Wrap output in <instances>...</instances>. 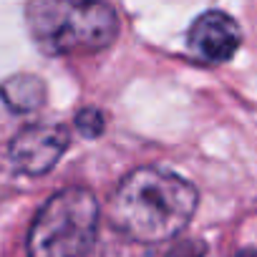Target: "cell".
<instances>
[{"instance_id": "2", "label": "cell", "mask_w": 257, "mask_h": 257, "mask_svg": "<svg viewBox=\"0 0 257 257\" xmlns=\"http://www.w3.org/2000/svg\"><path fill=\"white\" fill-rule=\"evenodd\" d=\"M28 31L48 56L101 51L118 36V13L93 0H33L26 6Z\"/></svg>"}, {"instance_id": "4", "label": "cell", "mask_w": 257, "mask_h": 257, "mask_svg": "<svg viewBox=\"0 0 257 257\" xmlns=\"http://www.w3.org/2000/svg\"><path fill=\"white\" fill-rule=\"evenodd\" d=\"M71 144L68 128L61 123H31L13 137L8 162L18 174L41 177L51 172Z\"/></svg>"}, {"instance_id": "1", "label": "cell", "mask_w": 257, "mask_h": 257, "mask_svg": "<svg viewBox=\"0 0 257 257\" xmlns=\"http://www.w3.org/2000/svg\"><path fill=\"white\" fill-rule=\"evenodd\" d=\"M197 189L162 167L128 172L111 197V224L128 239L154 244L182 234L197 209Z\"/></svg>"}, {"instance_id": "9", "label": "cell", "mask_w": 257, "mask_h": 257, "mask_svg": "<svg viewBox=\"0 0 257 257\" xmlns=\"http://www.w3.org/2000/svg\"><path fill=\"white\" fill-rule=\"evenodd\" d=\"M234 257H257V249H252V247H244V249H239Z\"/></svg>"}, {"instance_id": "8", "label": "cell", "mask_w": 257, "mask_h": 257, "mask_svg": "<svg viewBox=\"0 0 257 257\" xmlns=\"http://www.w3.org/2000/svg\"><path fill=\"white\" fill-rule=\"evenodd\" d=\"M204 254H207L204 242H199V239H184V242H177L164 257H204Z\"/></svg>"}, {"instance_id": "7", "label": "cell", "mask_w": 257, "mask_h": 257, "mask_svg": "<svg viewBox=\"0 0 257 257\" xmlns=\"http://www.w3.org/2000/svg\"><path fill=\"white\" fill-rule=\"evenodd\" d=\"M73 123H76L78 132H81V137H86V139L101 137L103 128H106V118H103V113H101L98 108H81V111L76 113Z\"/></svg>"}, {"instance_id": "3", "label": "cell", "mask_w": 257, "mask_h": 257, "mask_svg": "<svg viewBox=\"0 0 257 257\" xmlns=\"http://www.w3.org/2000/svg\"><path fill=\"white\" fill-rule=\"evenodd\" d=\"M101 207L91 189L66 187L33 217L28 257H88L98 237Z\"/></svg>"}, {"instance_id": "5", "label": "cell", "mask_w": 257, "mask_h": 257, "mask_svg": "<svg viewBox=\"0 0 257 257\" xmlns=\"http://www.w3.org/2000/svg\"><path fill=\"white\" fill-rule=\"evenodd\" d=\"M187 41L189 51L197 53L202 61L224 63L237 53L242 43V31L232 16L222 11H207L192 23Z\"/></svg>"}, {"instance_id": "6", "label": "cell", "mask_w": 257, "mask_h": 257, "mask_svg": "<svg viewBox=\"0 0 257 257\" xmlns=\"http://www.w3.org/2000/svg\"><path fill=\"white\" fill-rule=\"evenodd\" d=\"M48 88L41 76L16 73L0 83V98L13 113H33L46 103Z\"/></svg>"}]
</instances>
